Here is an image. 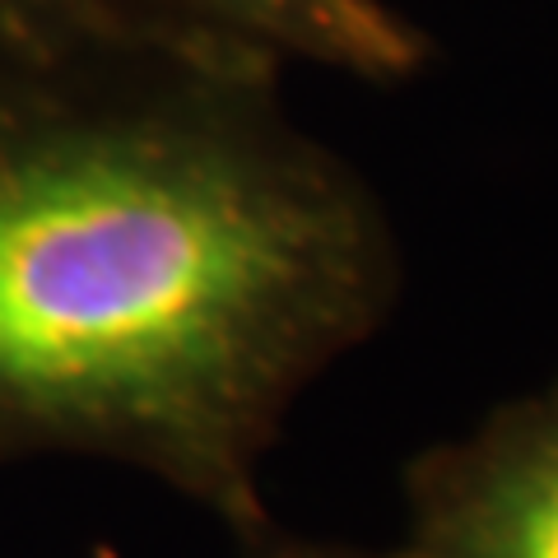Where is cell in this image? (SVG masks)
Segmentation results:
<instances>
[{
	"instance_id": "obj_1",
	"label": "cell",
	"mask_w": 558,
	"mask_h": 558,
	"mask_svg": "<svg viewBox=\"0 0 558 558\" xmlns=\"http://www.w3.org/2000/svg\"><path fill=\"white\" fill-rule=\"evenodd\" d=\"M396 299L387 209L279 75L0 51V461L126 465L247 539L293 405Z\"/></svg>"
},
{
	"instance_id": "obj_4",
	"label": "cell",
	"mask_w": 558,
	"mask_h": 558,
	"mask_svg": "<svg viewBox=\"0 0 558 558\" xmlns=\"http://www.w3.org/2000/svg\"><path fill=\"white\" fill-rule=\"evenodd\" d=\"M238 558H391V554L344 545V539H317V535H293V531L266 526L247 539H238Z\"/></svg>"
},
{
	"instance_id": "obj_2",
	"label": "cell",
	"mask_w": 558,
	"mask_h": 558,
	"mask_svg": "<svg viewBox=\"0 0 558 558\" xmlns=\"http://www.w3.org/2000/svg\"><path fill=\"white\" fill-rule=\"evenodd\" d=\"M0 51L163 57L266 75L322 65L387 84L428 61V33L391 0H0Z\"/></svg>"
},
{
	"instance_id": "obj_3",
	"label": "cell",
	"mask_w": 558,
	"mask_h": 558,
	"mask_svg": "<svg viewBox=\"0 0 558 558\" xmlns=\"http://www.w3.org/2000/svg\"><path fill=\"white\" fill-rule=\"evenodd\" d=\"M391 558H558V377L405 465Z\"/></svg>"
}]
</instances>
